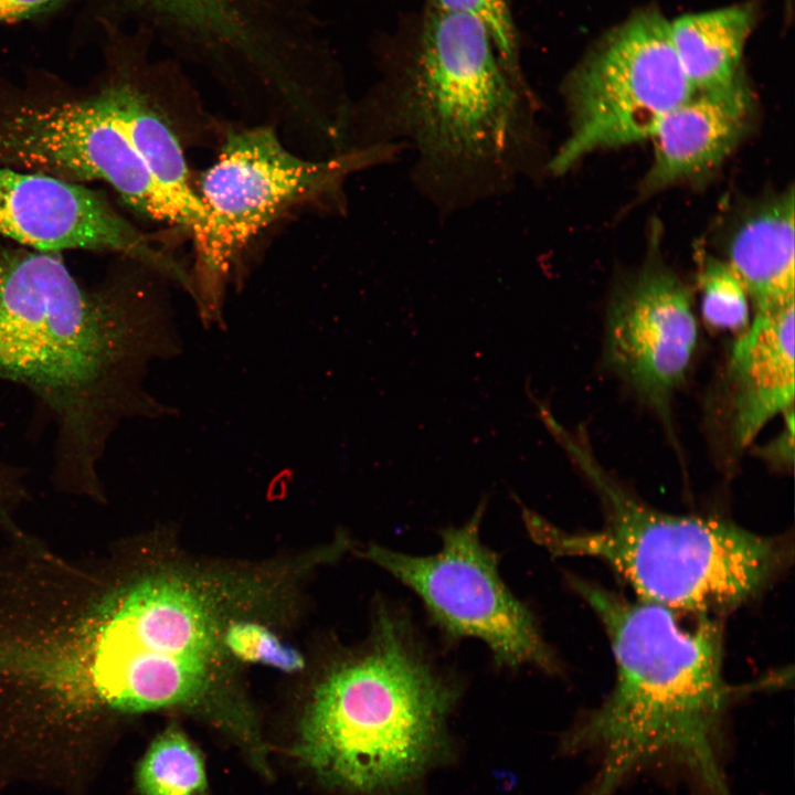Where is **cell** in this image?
Returning a JSON list of instances; mask_svg holds the SVG:
<instances>
[{
	"mask_svg": "<svg viewBox=\"0 0 795 795\" xmlns=\"http://www.w3.org/2000/svg\"><path fill=\"white\" fill-rule=\"evenodd\" d=\"M24 496L25 490L18 475L0 465V531L19 527L13 513Z\"/></svg>",
	"mask_w": 795,
	"mask_h": 795,
	"instance_id": "21",
	"label": "cell"
},
{
	"mask_svg": "<svg viewBox=\"0 0 795 795\" xmlns=\"http://www.w3.org/2000/svg\"><path fill=\"white\" fill-rule=\"evenodd\" d=\"M693 93L669 22L656 10L634 14L568 80L570 132L548 168L561 174L596 150L650 139L665 116Z\"/></svg>",
	"mask_w": 795,
	"mask_h": 795,
	"instance_id": "8",
	"label": "cell"
},
{
	"mask_svg": "<svg viewBox=\"0 0 795 795\" xmlns=\"http://www.w3.org/2000/svg\"><path fill=\"white\" fill-rule=\"evenodd\" d=\"M135 783L140 795H209L202 754L176 727L150 743L137 765Z\"/></svg>",
	"mask_w": 795,
	"mask_h": 795,
	"instance_id": "17",
	"label": "cell"
},
{
	"mask_svg": "<svg viewBox=\"0 0 795 795\" xmlns=\"http://www.w3.org/2000/svg\"><path fill=\"white\" fill-rule=\"evenodd\" d=\"M794 192L791 189L751 212L728 246V264L756 310L794 301Z\"/></svg>",
	"mask_w": 795,
	"mask_h": 795,
	"instance_id": "15",
	"label": "cell"
},
{
	"mask_svg": "<svg viewBox=\"0 0 795 795\" xmlns=\"http://www.w3.org/2000/svg\"><path fill=\"white\" fill-rule=\"evenodd\" d=\"M65 1L67 0H0V23L40 15Z\"/></svg>",
	"mask_w": 795,
	"mask_h": 795,
	"instance_id": "22",
	"label": "cell"
},
{
	"mask_svg": "<svg viewBox=\"0 0 795 795\" xmlns=\"http://www.w3.org/2000/svg\"><path fill=\"white\" fill-rule=\"evenodd\" d=\"M750 110L742 80L727 88L695 92L651 135L654 158L645 188L662 189L720 166L745 132Z\"/></svg>",
	"mask_w": 795,
	"mask_h": 795,
	"instance_id": "13",
	"label": "cell"
},
{
	"mask_svg": "<svg viewBox=\"0 0 795 795\" xmlns=\"http://www.w3.org/2000/svg\"><path fill=\"white\" fill-rule=\"evenodd\" d=\"M730 433L748 446L794 400V301L756 310L727 368Z\"/></svg>",
	"mask_w": 795,
	"mask_h": 795,
	"instance_id": "12",
	"label": "cell"
},
{
	"mask_svg": "<svg viewBox=\"0 0 795 795\" xmlns=\"http://www.w3.org/2000/svg\"><path fill=\"white\" fill-rule=\"evenodd\" d=\"M457 681L426 654L410 619L380 604L365 646L316 687L293 754L325 783L396 788L441 750Z\"/></svg>",
	"mask_w": 795,
	"mask_h": 795,
	"instance_id": "4",
	"label": "cell"
},
{
	"mask_svg": "<svg viewBox=\"0 0 795 795\" xmlns=\"http://www.w3.org/2000/svg\"><path fill=\"white\" fill-rule=\"evenodd\" d=\"M99 88L148 170L191 220V235L202 221L203 210L168 109L146 84L130 74L116 75Z\"/></svg>",
	"mask_w": 795,
	"mask_h": 795,
	"instance_id": "14",
	"label": "cell"
},
{
	"mask_svg": "<svg viewBox=\"0 0 795 795\" xmlns=\"http://www.w3.org/2000/svg\"><path fill=\"white\" fill-rule=\"evenodd\" d=\"M171 19L177 15L190 0H126Z\"/></svg>",
	"mask_w": 795,
	"mask_h": 795,
	"instance_id": "23",
	"label": "cell"
},
{
	"mask_svg": "<svg viewBox=\"0 0 795 795\" xmlns=\"http://www.w3.org/2000/svg\"><path fill=\"white\" fill-rule=\"evenodd\" d=\"M169 283L120 257L86 287L60 253L0 250V379L26 386L52 414L62 490L103 501L97 464L121 421L178 413L144 385L151 362L182 351Z\"/></svg>",
	"mask_w": 795,
	"mask_h": 795,
	"instance_id": "1",
	"label": "cell"
},
{
	"mask_svg": "<svg viewBox=\"0 0 795 795\" xmlns=\"http://www.w3.org/2000/svg\"><path fill=\"white\" fill-rule=\"evenodd\" d=\"M0 234L30 250H87L141 263L184 290L190 273L99 192L0 165Z\"/></svg>",
	"mask_w": 795,
	"mask_h": 795,
	"instance_id": "10",
	"label": "cell"
},
{
	"mask_svg": "<svg viewBox=\"0 0 795 795\" xmlns=\"http://www.w3.org/2000/svg\"><path fill=\"white\" fill-rule=\"evenodd\" d=\"M697 342L690 292L662 265L645 266L611 304L607 361L657 411L685 380Z\"/></svg>",
	"mask_w": 795,
	"mask_h": 795,
	"instance_id": "11",
	"label": "cell"
},
{
	"mask_svg": "<svg viewBox=\"0 0 795 795\" xmlns=\"http://www.w3.org/2000/svg\"><path fill=\"white\" fill-rule=\"evenodd\" d=\"M519 84L479 19L428 9L388 117L394 135L416 151L435 197L468 203L520 171L531 123Z\"/></svg>",
	"mask_w": 795,
	"mask_h": 795,
	"instance_id": "5",
	"label": "cell"
},
{
	"mask_svg": "<svg viewBox=\"0 0 795 795\" xmlns=\"http://www.w3.org/2000/svg\"><path fill=\"white\" fill-rule=\"evenodd\" d=\"M487 504L484 496L465 524L442 529V548L435 554L411 555L370 544L364 556L413 591L447 637L481 640L501 668L556 672L558 660L537 618L508 589L497 554L480 540Z\"/></svg>",
	"mask_w": 795,
	"mask_h": 795,
	"instance_id": "9",
	"label": "cell"
},
{
	"mask_svg": "<svg viewBox=\"0 0 795 795\" xmlns=\"http://www.w3.org/2000/svg\"><path fill=\"white\" fill-rule=\"evenodd\" d=\"M0 165L82 184L103 181L138 213L188 233L192 227L136 152L99 87H0Z\"/></svg>",
	"mask_w": 795,
	"mask_h": 795,
	"instance_id": "7",
	"label": "cell"
},
{
	"mask_svg": "<svg viewBox=\"0 0 795 795\" xmlns=\"http://www.w3.org/2000/svg\"><path fill=\"white\" fill-rule=\"evenodd\" d=\"M431 8L470 14L488 29L507 68L519 76L517 34L509 0H430Z\"/></svg>",
	"mask_w": 795,
	"mask_h": 795,
	"instance_id": "20",
	"label": "cell"
},
{
	"mask_svg": "<svg viewBox=\"0 0 795 795\" xmlns=\"http://www.w3.org/2000/svg\"><path fill=\"white\" fill-rule=\"evenodd\" d=\"M752 23V9L744 4L669 22L674 50L695 92L727 88L742 80L740 64Z\"/></svg>",
	"mask_w": 795,
	"mask_h": 795,
	"instance_id": "16",
	"label": "cell"
},
{
	"mask_svg": "<svg viewBox=\"0 0 795 795\" xmlns=\"http://www.w3.org/2000/svg\"><path fill=\"white\" fill-rule=\"evenodd\" d=\"M568 583L601 621L616 666L608 696L566 740L572 751L596 760L590 795H613L649 768L674 771L693 795H733L727 728L741 689L725 680L717 617L697 616L686 625L664 606L575 575Z\"/></svg>",
	"mask_w": 795,
	"mask_h": 795,
	"instance_id": "2",
	"label": "cell"
},
{
	"mask_svg": "<svg viewBox=\"0 0 795 795\" xmlns=\"http://www.w3.org/2000/svg\"><path fill=\"white\" fill-rule=\"evenodd\" d=\"M701 310L716 328L738 330L749 324L748 292L728 263L707 258L700 273Z\"/></svg>",
	"mask_w": 795,
	"mask_h": 795,
	"instance_id": "18",
	"label": "cell"
},
{
	"mask_svg": "<svg viewBox=\"0 0 795 795\" xmlns=\"http://www.w3.org/2000/svg\"><path fill=\"white\" fill-rule=\"evenodd\" d=\"M224 644L241 660L271 666L285 672L299 671L305 659L296 648L282 643L266 627L252 622H237L225 632Z\"/></svg>",
	"mask_w": 795,
	"mask_h": 795,
	"instance_id": "19",
	"label": "cell"
},
{
	"mask_svg": "<svg viewBox=\"0 0 795 795\" xmlns=\"http://www.w3.org/2000/svg\"><path fill=\"white\" fill-rule=\"evenodd\" d=\"M382 147L336 157H303L272 126L230 129L214 162L201 174L203 216L191 234V298L204 328H225L226 288L241 254L290 209L336 193L350 172L388 159Z\"/></svg>",
	"mask_w": 795,
	"mask_h": 795,
	"instance_id": "6",
	"label": "cell"
},
{
	"mask_svg": "<svg viewBox=\"0 0 795 795\" xmlns=\"http://www.w3.org/2000/svg\"><path fill=\"white\" fill-rule=\"evenodd\" d=\"M600 497L605 521L565 531L521 505L529 536L555 556L605 562L639 600L677 613L717 617L763 592L793 560L786 537L754 533L717 517L657 510L596 460L581 432L553 436Z\"/></svg>",
	"mask_w": 795,
	"mask_h": 795,
	"instance_id": "3",
	"label": "cell"
}]
</instances>
